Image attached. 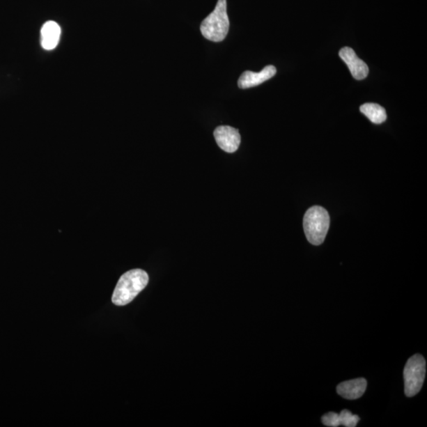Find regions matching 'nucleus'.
<instances>
[{
	"label": "nucleus",
	"instance_id": "1",
	"mask_svg": "<svg viewBox=\"0 0 427 427\" xmlns=\"http://www.w3.org/2000/svg\"><path fill=\"white\" fill-rule=\"evenodd\" d=\"M149 282L147 272L133 269L121 277L114 292L112 301L116 306H125L132 302Z\"/></svg>",
	"mask_w": 427,
	"mask_h": 427
},
{
	"label": "nucleus",
	"instance_id": "2",
	"mask_svg": "<svg viewBox=\"0 0 427 427\" xmlns=\"http://www.w3.org/2000/svg\"><path fill=\"white\" fill-rule=\"evenodd\" d=\"M230 29L229 17L227 15L226 0H218L213 10L201 26L203 36L214 42H222L227 36Z\"/></svg>",
	"mask_w": 427,
	"mask_h": 427
},
{
	"label": "nucleus",
	"instance_id": "3",
	"mask_svg": "<svg viewBox=\"0 0 427 427\" xmlns=\"http://www.w3.org/2000/svg\"><path fill=\"white\" fill-rule=\"evenodd\" d=\"M329 226V215L323 207L310 208L304 216V231L309 242L313 245H320L325 242Z\"/></svg>",
	"mask_w": 427,
	"mask_h": 427
},
{
	"label": "nucleus",
	"instance_id": "4",
	"mask_svg": "<svg viewBox=\"0 0 427 427\" xmlns=\"http://www.w3.org/2000/svg\"><path fill=\"white\" fill-rule=\"evenodd\" d=\"M426 376V361L419 354L408 359L403 371L405 391L408 397L418 394L422 389Z\"/></svg>",
	"mask_w": 427,
	"mask_h": 427
},
{
	"label": "nucleus",
	"instance_id": "5",
	"mask_svg": "<svg viewBox=\"0 0 427 427\" xmlns=\"http://www.w3.org/2000/svg\"><path fill=\"white\" fill-rule=\"evenodd\" d=\"M219 147L227 153L235 152L241 143V136L238 130L231 126H219L214 132Z\"/></svg>",
	"mask_w": 427,
	"mask_h": 427
},
{
	"label": "nucleus",
	"instance_id": "6",
	"mask_svg": "<svg viewBox=\"0 0 427 427\" xmlns=\"http://www.w3.org/2000/svg\"><path fill=\"white\" fill-rule=\"evenodd\" d=\"M339 57L347 64L350 73L357 80H362L367 77L368 68L367 64L359 59L355 52L350 47H344L339 51Z\"/></svg>",
	"mask_w": 427,
	"mask_h": 427
},
{
	"label": "nucleus",
	"instance_id": "7",
	"mask_svg": "<svg viewBox=\"0 0 427 427\" xmlns=\"http://www.w3.org/2000/svg\"><path fill=\"white\" fill-rule=\"evenodd\" d=\"M276 74L277 68L272 65L265 67L260 72L247 71L239 78L238 84L241 89H249L265 83L274 77Z\"/></svg>",
	"mask_w": 427,
	"mask_h": 427
},
{
	"label": "nucleus",
	"instance_id": "8",
	"mask_svg": "<svg viewBox=\"0 0 427 427\" xmlns=\"http://www.w3.org/2000/svg\"><path fill=\"white\" fill-rule=\"evenodd\" d=\"M366 387V379L357 378L339 384L336 390L338 394L345 399L356 400L364 394Z\"/></svg>",
	"mask_w": 427,
	"mask_h": 427
},
{
	"label": "nucleus",
	"instance_id": "9",
	"mask_svg": "<svg viewBox=\"0 0 427 427\" xmlns=\"http://www.w3.org/2000/svg\"><path fill=\"white\" fill-rule=\"evenodd\" d=\"M61 29L56 22L49 21L45 23L40 31L42 45L45 50H52L59 44Z\"/></svg>",
	"mask_w": 427,
	"mask_h": 427
},
{
	"label": "nucleus",
	"instance_id": "10",
	"mask_svg": "<svg viewBox=\"0 0 427 427\" xmlns=\"http://www.w3.org/2000/svg\"><path fill=\"white\" fill-rule=\"evenodd\" d=\"M362 114L373 124L380 125L387 119L385 109L376 103H366L360 107Z\"/></svg>",
	"mask_w": 427,
	"mask_h": 427
},
{
	"label": "nucleus",
	"instance_id": "11",
	"mask_svg": "<svg viewBox=\"0 0 427 427\" xmlns=\"http://www.w3.org/2000/svg\"><path fill=\"white\" fill-rule=\"evenodd\" d=\"M339 417L341 425L346 427H355L360 420L359 415L353 414L348 410H343Z\"/></svg>",
	"mask_w": 427,
	"mask_h": 427
},
{
	"label": "nucleus",
	"instance_id": "12",
	"mask_svg": "<svg viewBox=\"0 0 427 427\" xmlns=\"http://www.w3.org/2000/svg\"><path fill=\"white\" fill-rule=\"evenodd\" d=\"M321 420H323V424L326 426L337 427L341 426L339 414L336 412H329L325 414Z\"/></svg>",
	"mask_w": 427,
	"mask_h": 427
}]
</instances>
